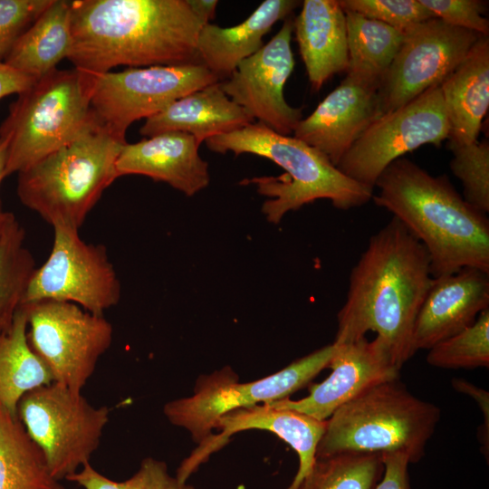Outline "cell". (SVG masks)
Returning <instances> with one entry per match:
<instances>
[{
  "label": "cell",
  "instance_id": "4fadbf2b",
  "mask_svg": "<svg viewBox=\"0 0 489 489\" xmlns=\"http://www.w3.org/2000/svg\"><path fill=\"white\" fill-rule=\"evenodd\" d=\"M449 123L440 85L406 105L381 115L354 142L337 168L359 184L374 189L383 170L423 145L440 147Z\"/></svg>",
  "mask_w": 489,
  "mask_h": 489
},
{
  "label": "cell",
  "instance_id": "7402d4cb",
  "mask_svg": "<svg viewBox=\"0 0 489 489\" xmlns=\"http://www.w3.org/2000/svg\"><path fill=\"white\" fill-rule=\"evenodd\" d=\"M254 120L223 91L218 82L177 100L159 113L146 119L139 133L149 138L165 132H185L201 144Z\"/></svg>",
  "mask_w": 489,
  "mask_h": 489
},
{
  "label": "cell",
  "instance_id": "e575fe53",
  "mask_svg": "<svg viewBox=\"0 0 489 489\" xmlns=\"http://www.w3.org/2000/svg\"><path fill=\"white\" fill-rule=\"evenodd\" d=\"M51 0H0V58L5 60L17 39Z\"/></svg>",
  "mask_w": 489,
  "mask_h": 489
},
{
  "label": "cell",
  "instance_id": "8d00e7d4",
  "mask_svg": "<svg viewBox=\"0 0 489 489\" xmlns=\"http://www.w3.org/2000/svg\"><path fill=\"white\" fill-rule=\"evenodd\" d=\"M384 472L374 489H410L408 465V456L403 452L381 455Z\"/></svg>",
  "mask_w": 489,
  "mask_h": 489
},
{
  "label": "cell",
  "instance_id": "4dcf8cb0",
  "mask_svg": "<svg viewBox=\"0 0 489 489\" xmlns=\"http://www.w3.org/2000/svg\"><path fill=\"white\" fill-rule=\"evenodd\" d=\"M427 362L442 369L489 367V308L475 321L428 350Z\"/></svg>",
  "mask_w": 489,
  "mask_h": 489
},
{
  "label": "cell",
  "instance_id": "83f0119b",
  "mask_svg": "<svg viewBox=\"0 0 489 489\" xmlns=\"http://www.w3.org/2000/svg\"><path fill=\"white\" fill-rule=\"evenodd\" d=\"M0 489H65L18 417L0 404Z\"/></svg>",
  "mask_w": 489,
  "mask_h": 489
},
{
  "label": "cell",
  "instance_id": "1f68e13d",
  "mask_svg": "<svg viewBox=\"0 0 489 489\" xmlns=\"http://www.w3.org/2000/svg\"><path fill=\"white\" fill-rule=\"evenodd\" d=\"M452 152L450 168L461 181L464 199L478 211L489 212V142L471 144L447 142Z\"/></svg>",
  "mask_w": 489,
  "mask_h": 489
},
{
  "label": "cell",
  "instance_id": "f1b7e54d",
  "mask_svg": "<svg viewBox=\"0 0 489 489\" xmlns=\"http://www.w3.org/2000/svg\"><path fill=\"white\" fill-rule=\"evenodd\" d=\"M24 239V229L14 217L0 239V335L11 327L36 268Z\"/></svg>",
  "mask_w": 489,
  "mask_h": 489
},
{
  "label": "cell",
  "instance_id": "484cf974",
  "mask_svg": "<svg viewBox=\"0 0 489 489\" xmlns=\"http://www.w3.org/2000/svg\"><path fill=\"white\" fill-rule=\"evenodd\" d=\"M53 382L48 368L27 340V310L17 309L11 327L0 335V404L17 416V405L29 391Z\"/></svg>",
  "mask_w": 489,
  "mask_h": 489
},
{
  "label": "cell",
  "instance_id": "6da1fadb",
  "mask_svg": "<svg viewBox=\"0 0 489 489\" xmlns=\"http://www.w3.org/2000/svg\"><path fill=\"white\" fill-rule=\"evenodd\" d=\"M433 279L426 248L392 216L370 236L350 272L334 343L374 331L401 368L416 353L414 325Z\"/></svg>",
  "mask_w": 489,
  "mask_h": 489
},
{
  "label": "cell",
  "instance_id": "3957f363",
  "mask_svg": "<svg viewBox=\"0 0 489 489\" xmlns=\"http://www.w3.org/2000/svg\"><path fill=\"white\" fill-rule=\"evenodd\" d=\"M376 205L424 245L433 278L464 267L489 272V219L455 189L446 175L434 177L402 157L378 177Z\"/></svg>",
  "mask_w": 489,
  "mask_h": 489
},
{
  "label": "cell",
  "instance_id": "ab89813d",
  "mask_svg": "<svg viewBox=\"0 0 489 489\" xmlns=\"http://www.w3.org/2000/svg\"><path fill=\"white\" fill-rule=\"evenodd\" d=\"M193 14L202 25L214 19L218 4L216 0H187Z\"/></svg>",
  "mask_w": 489,
  "mask_h": 489
},
{
  "label": "cell",
  "instance_id": "e0dca14e",
  "mask_svg": "<svg viewBox=\"0 0 489 489\" xmlns=\"http://www.w3.org/2000/svg\"><path fill=\"white\" fill-rule=\"evenodd\" d=\"M326 427V420H318L306 414L273 408L268 403L240 408L222 415L216 422L217 435H211L199 443L177 471L176 477L187 483L188 477L206 462L209 455L223 447L235 433L260 429L275 434L289 444L299 457L298 471L286 489H296L310 473L315 460L316 449Z\"/></svg>",
  "mask_w": 489,
  "mask_h": 489
},
{
  "label": "cell",
  "instance_id": "ba28073f",
  "mask_svg": "<svg viewBox=\"0 0 489 489\" xmlns=\"http://www.w3.org/2000/svg\"><path fill=\"white\" fill-rule=\"evenodd\" d=\"M17 417L52 475L61 481L90 463L110 409L91 405L82 391L52 382L26 393L17 405Z\"/></svg>",
  "mask_w": 489,
  "mask_h": 489
},
{
  "label": "cell",
  "instance_id": "277c9868",
  "mask_svg": "<svg viewBox=\"0 0 489 489\" xmlns=\"http://www.w3.org/2000/svg\"><path fill=\"white\" fill-rule=\"evenodd\" d=\"M216 153H249L266 158L285 173L260 177L242 183L254 184L268 199L262 206L266 219L278 224L283 216L318 199H329L334 207L348 210L372 199L373 190L350 179L321 151L294 138L282 135L262 123H251L205 141Z\"/></svg>",
  "mask_w": 489,
  "mask_h": 489
},
{
  "label": "cell",
  "instance_id": "7c38bea8",
  "mask_svg": "<svg viewBox=\"0 0 489 489\" xmlns=\"http://www.w3.org/2000/svg\"><path fill=\"white\" fill-rule=\"evenodd\" d=\"M91 107L95 118L125 137L128 128L218 79L202 63L128 68L91 74Z\"/></svg>",
  "mask_w": 489,
  "mask_h": 489
},
{
  "label": "cell",
  "instance_id": "d6986e66",
  "mask_svg": "<svg viewBox=\"0 0 489 489\" xmlns=\"http://www.w3.org/2000/svg\"><path fill=\"white\" fill-rule=\"evenodd\" d=\"M487 308L489 272L464 267L434 278L415 321V351L429 350L469 327Z\"/></svg>",
  "mask_w": 489,
  "mask_h": 489
},
{
  "label": "cell",
  "instance_id": "52a82bcc",
  "mask_svg": "<svg viewBox=\"0 0 489 489\" xmlns=\"http://www.w3.org/2000/svg\"><path fill=\"white\" fill-rule=\"evenodd\" d=\"M92 76L55 69L18 94L0 125L8 141L5 177L19 173L74 139L93 117Z\"/></svg>",
  "mask_w": 489,
  "mask_h": 489
},
{
  "label": "cell",
  "instance_id": "9a60e30c",
  "mask_svg": "<svg viewBox=\"0 0 489 489\" xmlns=\"http://www.w3.org/2000/svg\"><path fill=\"white\" fill-rule=\"evenodd\" d=\"M292 32L293 21L287 18L266 44L219 82L223 91L254 120L288 136L302 119V108L290 106L283 95L295 64L291 47Z\"/></svg>",
  "mask_w": 489,
  "mask_h": 489
},
{
  "label": "cell",
  "instance_id": "7a4b0ae2",
  "mask_svg": "<svg viewBox=\"0 0 489 489\" xmlns=\"http://www.w3.org/2000/svg\"><path fill=\"white\" fill-rule=\"evenodd\" d=\"M74 68L101 74L129 68L200 63L203 26L187 0L71 1Z\"/></svg>",
  "mask_w": 489,
  "mask_h": 489
},
{
  "label": "cell",
  "instance_id": "9c48e42d",
  "mask_svg": "<svg viewBox=\"0 0 489 489\" xmlns=\"http://www.w3.org/2000/svg\"><path fill=\"white\" fill-rule=\"evenodd\" d=\"M335 345H326L264 379L241 383L231 368L198 378L194 395L165 404L163 413L174 426L187 429L197 444L212 435L216 420L240 408L287 398L309 385L329 367Z\"/></svg>",
  "mask_w": 489,
  "mask_h": 489
},
{
  "label": "cell",
  "instance_id": "74e56055",
  "mask_svg": "<svg viewBox=\"0 0 489 489\" xmlns=\"http://www.w3.org/2000/svg\"><path fill=\"white\" fill-rule=\"evenodd\" d=\"M452 386L455 391L465 393L473 398L480 407L484 415V424L479 431V440L484 449V454H488L489 448V396L488 392L463 379H454Z\"/></svg>",
  "mask_w": 489,
  "mask_h": 489
},
{
  "label": "cell",
  "instance_id": "2e32d148",
  "mask_svg": "<svg viewBox=\"0 0 489 489\" xmlns=\"http://www.w3.org/2000/svg\"><path fill=\"white\" fill-rule=\"evenodd\" d=\"M328 368L329 377L310 386V394L298 400L283 398L268 403L273 408L298 411L327 420L340 407L365 390L399 378L401 368L379 337L337 344Z\"/></svg>",
  "mask_w": 489,
  "mask_h": 489
},
{
  "label": "cell",
  "instance_id": "ffe728a7",
  "mask_svg": "<svg viewBox=\"0 0 489 489\" xmlns=\"http://www.w3.org/2000/svg\"><path fill=\"white\" fill-rule=\"evenodd\" d=\"M199 146L192 135L178 131L126 142L116 160L118 177L143 175L192 197L210 182L208 163L200 157Z\"/></svg>",
  "mask_w": 489,
  "mask_h": 489
},
{
  "label": "cell",
  "instance_id": "d590c367",
  "mask_svg": "<svg viewBox=\"0 0 489 489\" xmlns=\"http://www.w3.org/2000/svg\"><path fill=\"white\" fill-rule=\"evenodd\" d=\"M436 18L455 27L488 36L489 21L484 16L487 2L480 0H418Z\"/></svg>",
  "mask_w": 489,
  "mask_h": 489
},
{
  "label": "cell",
  "instance_id": "d6a6232c",
  "mask_svg": "<svg viewBox=\"0 0 489 489\" xmlns=\"http://www.w3.org/2000/svg\"><path fill=\"white\" fill-rule=\"evenodd\" d=\"M66 480L83 489H196L181 483L168 471L164 461L146 457L138 471L124 481H114L98 472L90 463L84 465Z\"/></svg>",
  "mask_w": 489,
  "mask_h": 489
},
{
  "label": "cell",
  "instance_id": "5bb4252c",
  "mask_svg": "<svg viewBox=\"0 0 489 489\" xmlns=\"http://www.w3.org/2000/svg\"><path fill=\"white\" fill-rule=\"evenodd\" d=\"M479 36L436 17L407 30L379 88L383 114L440 85L465 59Z\"/></svg>",
  "mask_w": 489,
  "mask_h": 489
},
{
  "label": "cell",
  "instance_id": "44dd1931",
  "mask_svg": "<svg viewBox=\"0 0 489 489\" xmlns=\"http://www.w3.org/2000/svg\"><path fill=\"white\" fill-rule=\"evenodd\" d=\"M293 32L313 91L349 64L346 17L339 0H304Z\"/></svg>",
  "mask_w": 489,
  "mask_h": 489
},
{
  "label": "cell",
  "instance_id": "4316f807",
  "mask_svg": "<svg viewBox=\"0 0 489 489\" xmlns=\"http://www.w3.org/2000/svg\"><path fill=\"white\" fill-rule=\"evenodd\" d=\"M349 64L347 75L376 85L398 52L405 33L353 11L344 10Z\"/></svg>",
  "mask_w": 489,
  "mask_h": 489
},
{
  "label": "cell",
  "instance_id": "60d3db41",
  "mask_svg": "<svg viewBox=\"0 0 489 489\" xmlns=\"http://www.w3.org/2000/svg\"><path fill=\"white\" fill-rule=\"evenodd\" d=\"M8 141L5 138L0 137V185L5 178V168L7 163ZM2 203L0 198V211H2Z\"/></svg>",
  "mask_w": 489,
  "mask_h": 489
},
{
  "label": "cell",
  "instance_id": "603a6c76",
  "mask_svg": "<svg viewBox=\"0 0 489 489\" xmlns=\"http://www.w3.org/2000/svg\"><path fill=\"white\" fill-rule=\"evenodd\" d=\"M294 0H264L242 23L221 27L203 25L197 38L199 62L217 79H227L238 64L264 45L263 38L298 5Z\"/></svg>",
  "mask_w": 489,
  "mask_h": 489
},
{
  "label": "cell",
  "instance_id": "836d02e7",
  "mask_svg": "<svg viewBox=\"0 0 489 489\" xmlns=\"http://www.w3.org/2000/svg\"><path fill=\"white\" fill-rule=\"evenodd\" d=\"M343 10L353 11L406 32L435 18L418 0H339Z\"/></svg>",
  "mask_w": 489,
  "mask_h": 489
},
{
  "label": "cell",
  "instance_id": "5b68a950",
  "mask_svg": "<svg viewBox=\"0 0 489 489\" xmlns=\"http://www.w3.org/2000/svg\"><path fill=\"white\" fill-rule=\"evenodd\" d=\"M126 142L93 115L74 139L17 173L20 201L53 227L79 231L119 177L116 160Z\"/></svg>",
  "mask_w": 489,
  "mask_h": 489
},
{
  "label": "cell",
  "instance_id": "8fae6325",
  "mask_svg": "<svg viewBox=\"0 0 489 489\" xmlns=\"http://www.w3.org/2000/svg\"><path fill=\"white\" fill-rule=\"evenodd\" d=\"M53 228L51 253L32 273L22 303L67 302L104 315L119 303L121 295L120 282L106 247L84 242L78 230Z\"/></svg>",
  "mask_w": 489,
  "mask_h": 489
},
{
  "label": "cell",
  "instance_id": "b9f144b4",
  "mask_svg": "<svg viewBox=\"0 0 489 489\" xmlns=\"http://www.w3.org/2000/svg\"><path fill=\"white\" fill-rule=\"evenodd\" d=\"M14 217L15 216L11 212H6L4 210L0 211V239L5 233L6 227Z\"/></svg>",
  "mask_w": 489,
  "mask_h": 489
},
{
  "label": "cell",
  "instance_id": "f35d334b",
  "mask_svg": "<svg viewBox=\"0 0 489 489\" xmlns=\"http://www.w3.org/2000/svg\"><path fill=\"white\" fill-rule=\"evenodd\" d=\"M35 80L9 66L0 58V100L12 94H20Z\"/></svg>",
  "mask_w": 489,
  "mask_h": 489
},
{
  "label": "cell",
  "instance_id": "ac0fdd59",
  "mask_svg": "<svg viewBox=\"0 0 489 489\" xmlns=\"http://www.w3.org/2000/svg\"><path fill=\"white\" fill-rule=\"evenodd\" d=\"M383 115L379 87L347 75L297 124L292 136L337 167L360 135Z\"/></svg>",
  "mask_w": 489,
  "mask_h": 489
},
{
  "label": "cell",
  "instance_id": "d4e9b609",
  "mask_svg": "<svg viewBox=\"0 0 489 489\" xmlns=\"http://www.w3.org/2000/svg\"><path fill=\"white\" fill-rule=\"evenodd\" d=\"M72 44L71 1L51 0L4 61L37 81L57 69L62 60L69 58Z\"/></svg>",
  "mask_w": 489,
  "mask_h": 489
},
{
  "label": "cell",
  "instance_id": "8992f818",
  "mask_svg": "<svg viewBox=\"0 0 489 489\" xmlns=\"http://www.w3.org/2000/svg\"><path fill=\"white\" fill-rule=\"evenodd\" d=\"M440 409L414 396L398 379L379 383L340 407L327 420L316 458L341 453L403 452L417 463Z\"/></svg>",
  "mask_w": 489,
  "mask_h": 489
},
{
  "label": "cell",
  "instance_id": "30bf717a",
  "mask_svg": "<svg viewBox=\"0 0 489 489\" xmlns=\"http://www.w3.org/2000/svg\"><path fill=\"white\" fill-rule=\"evenodd\" d=\"M23 304L27 310L29 345L53 382L82 391L111 345V323L104 315L72 302L44 300Z\"/></svg>",
  "mask_w": 489,
  "mask_h": 489
},
{
  "label": "cell",
  "instance_id": "f546056e",
  "mask_svg": "<svg viewBox=\"0 0 489 489\" xmlns=\"http://www.w3.org/2000/svg\"><path fill=\"white\" fill-rule=\"evenodd\" d=\"M383 472L381 454L341 453L316 458L296 489H374Z\"/></svg>",
  "mask_w": 489,
  "mask_h": 489
},
{
  "label": "cell",
  "instance_id": "cb8c5ba5",
  "mask_svg": "<svg viewBox=\"0 0 489 489\" xmlns=\"http://www.w3.org/2000/svg\"><path fill=\"white\" fill-rule=\"evenodd\" d=\"M440 88L449 123L448 142L471 144L477 141L489 107L488 36H479Z\"/></svg>",
  "mask_w": 489,
  "mask_h": 489
}]
</instances>
